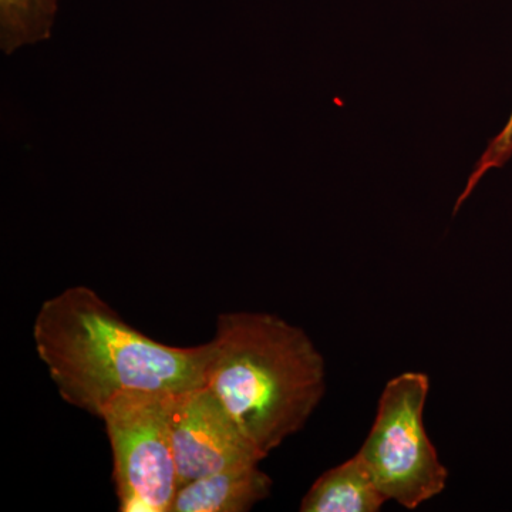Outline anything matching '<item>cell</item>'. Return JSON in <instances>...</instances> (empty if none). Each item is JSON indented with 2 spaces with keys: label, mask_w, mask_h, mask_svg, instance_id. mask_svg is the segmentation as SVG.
<instances>
[{
  "label": "cell",
  "mask_w": 512,
  "mask_h": 512,
  "mask_svg": "<svg viewBox=\"0 0 512 512\" xmlns=\"http://www.w3.org/2000/svg\"><path fill=\"white\" fill-rule=\"evenodd\" d=\"M33 339L64 402L99 419L121 393H178L202 386L210 362V342L194 348L157 342L87 286L43 302Z\"/></svg>",
  "instance_id": "6da1fadb"
},
{
  "label": "cell",
  "mask_w": 512,
  "mask_h": 512,
  "mask_svg": "<svg viewBox=\"0 0 512 512\" xmlns=\"http://www.w3.org/2000/svg\"><path fill=\"white\" fill-rule=\"evenodd\" d=\"M210 346L205 386L265 458L325 396V359L305 330L279 316L221 313Z\"/></svg>",
  "instance_id": "7a4b0ae2"
},
{
  "label": "cell",
  "mask_w": 512,
  "mask_h": 512,
  "mask_svg": "<svg viewBox=\"0 0 512 512\" xmlns=\"http://www.w3.org/2000/svg\"><path fill=\"white\" fill-rule=\"evenodd\" d=\"M429 376L406 372L384 387L375 423L357 456L387 500L416 510L443 493L448 470L424 429Z\"/></svg>",
  "instance_id": "3957f363"
},
{
  "label": "cell",
  "mask_w": 512,
  "mask_h": 512,
  "mask_svg": "<svg viewBox=\"0 0 512 512\" xmlns=\"http://www.w3.org/2000/svg\"><path fill=\"white\" fill-rule=\"evenodd\" d=\"M173 394L121 393L101 413L120 511L171 512L180 488L170 434Z\"/></svg>",
  "instance_id": "277c9868"
},
{
  "label": "cell",
  "mask_w": 512,
  "mask_h": 512,
  "mask_svg": "<svg viewBox=\"0 0 512 512\" xmlns=\"http://www.w3.org/2000/svg\"><path fill=\"white\" fill-rule=\"evenodd\" d=\"M170 434L180 487L224 468L265 460L205 384L171 396Z\"/></svg>",
  "instance_id": "5b68a950"
},
{
  "label": "cell",
  "mask_w": 512,
  "mask_h": 512,
  "mask_svg": "<svg viewBox=\"0 0 512 512\" xmlns=\"http://www.w3.org/2000/svg\"><path fill=\"white\" fill-rule=\"evenodd\" d=\"M259 463L237 464L181 485L171 512H245L271 494Z\"/></svg>",
  "instance_id": "8992f818"
},
{
  "label": "cell",
  "mask_w": 512,
  "mask_h": 512,
  "mask_svg": "<svg viewBox=\"0 0 512 512\" xmlns=\"http://www.w3.org/2000/svg\"><path fill=\"white\" fill-rule=\"evenodd\" d=\"M359 456L325 471L301 503L302 512H376L386 503Z\"/></svg>",
  "instance_id": "52a82bcc"
},
{
  "label": "cell",
  "mask_w": 512,
  "mask_h": 512,
  "mask_svg": "<svg viewBox=\"0 0 512 512\" xmlns=\"http://www.w3.org/2000/svg\"><path fill=\"white\" fill-rule=\"evenodd\" d=\"M59 0H0V47L12 55L52 36Z\"/></svg>",
  "instance_id": "ba28073f"
}]
</instances>
